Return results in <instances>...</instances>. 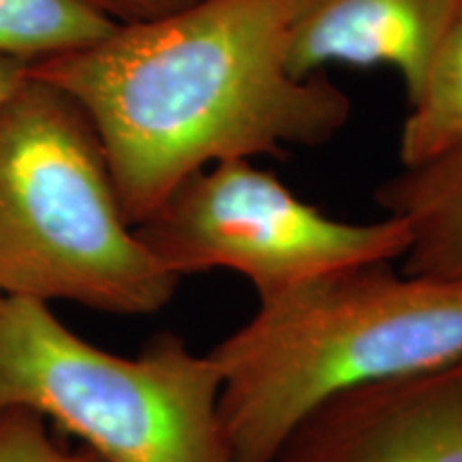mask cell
I'll return each mask as SVG.
<instances>
[{
  "label": "cell",
  "mask_w": 462,
  "mask_h": 462,
  "mask_svg": "<svg viewBox=\"0 0 462 462\" xmlns=\"http://www.w3.org/2000/svg\"><path fill=\"white\" fill-rule=\"evenodd\" d=\"M135 234L178 279L227 270L245 276L257 300L354 265L396 262L411 245L404 218L328 217L248 159L218 161L189 176Z\"/></svg>",
  "instance_id": "cell-5"
},
{
  "label": "cell",
  "mask_w": 462,
  "mask_h": 462,
  "mask_svg": "<svg viewBox=\"0 0 462 462\" xmlns=\"http://www.w3.org/2000/svg\"><path fill=\"white\" fill-rule=\"evenodd\" d=\"M97 9L112 17L118 24L154 20V17L184 9L193 0H88Z\"/></svg>",
  "instance_id": "cell-12"
},
{
  "label": "cell",
  "mask_w": 462,
  "mask_h": 462,
  "mask_svg": "<svg viewBox=\"0 0 462 462\" xmlns=\"http://www.w3.org/2000/svg\"><path fill=\"white\" fill-rule=\"evenodd\" d=\"M229 462H273L319 404L462 356V276L364 263L257 300L210 351Z\"/></svg>",
  "instance_id": "cell-2"
},
{
  "label": "cell",
  "mask_w": 462,
  "mask_h": 462,
  "mask_svg": "<svg viewBox=\"0 0 462 462\" xmlns=\"http://www.w3.org/2000/svg\"><path fill=\"white\" fill-rule=\"evenodd\" d=\"M218 396L217 362L178 334L126 357L50 304L0 296V413L31 409L106 462H229Z\"/></svg>",
  "instance_id": "cell-4"
},
{
  "label": "cell",
  "mask_w": 462,
  "mask_h": 462,
  "mask_svg": "<svg viewBox=\"0 0 462 462\" xmlns=\"http://www.w3.org/2000/svg\"><path fill=\"white\" fill-rule=\"evenodd\" d=\"M116 26L88 0H0V56L32 67L90 48Z\"/></svg>",
  "instance_id": "cell-9"
},
{
  "label": "cell",
  "mask_w": 462,
  "mask_h": 462,
  "mask_svg": "<svg viewBox=\"0 0 462 462\" xmlns=\"http://www.w3.org/2000/svg\"><path fill=\"white\" fill-rule=\"evenodd\" d=\"M377 201L411 231L402 273L462 276V146L401 167L379 184Z\"/></svg>",
  "instance_id": "cell-8"
},
{
  "label": "cell",
  "mask_w": 462,
  "mask_h": 462,
  "mask_svg": "<svg viewBox=\"0 0 462 462\" xmlns=\"http://www.w3.org/2000/svg\"><path fill=\"white\" fill-rule=\"evenodd\" d=\"M178 285L126 221L88 114L28 73L0 107V296L142 317Z\"/></svg>",
  "instance_id": "cell-3"
},
{
  "label": "cell",
  "mask_w": 462,
  "mask_h": 462,
  "mask_svg": "<svg viewBox=\"0 0 462 462\" xmlns=\"http://www.w3.org/2000/svg\"><path fill=\"white\" fill-rule=\"evenodd\" d=\"M0 462H106L90 448H71L31 409L0 413Z\"/></svg>",
  "instance_id": "cell-11"
},
{
  "label": "cell",
  "mask_w": 462,
  "mask_h": 462,
  "mask_svg": "<svg viewBox=\"0 0 462 462\" xmlns=\"http://www.w3.org/2000/svg\"><path fill=\"white\" fill-rule=\"evenodd\" d=\"M462 0H289L285 58L296 78L328 65L392 67L418 99Z\"/></svg>",
  "instance_id": "cell-7"
},
{
  "label": "cell",
  "mask_w": 462,
  "mask_h": 462,
  "mask_svg": "<svg viewBox=\"0 0 462 462\" xmlns=\"http://www.w3.org/2000/svg\"><path fill=\"white\" fill-rule=\"evenodd\" d=\"M273 462H462V356L330 398Z\"/></svg>",
  "instance_id": "cell-6"
},
{
  "label": "cell",
  "mask_w": 462,
  "mask_h": 462,
  "mask_svg": "<svg viewBox=\"0 0 462 462\" xmlns=\"http://www.w3.org/2000/svg\"><path fill=\"white\" fill-rule=\"evenodd\" d=\"M287 9L289 0H193L31 67L88 114L131 227L208 165L282 157L345 129L346 92L287 69Z\"/></svg>",
  "instance_id": "cell-1"
},
{
  "label": "cell",
  "mask_w": 462,
  "mask_h": 462,
  "mask_svg": "<svg viewBox=\"0 0 462 462\" xmlns=\"http://www.w3.org/2000/svg\"><path fill=\"white\" fill-rule=\"evenodd\" d=\"M409 107L398 142L401 167L426 163L462 146V3Z\"/></svg>",
  "instance_id": "cell-10"
},
{
  "label": "cell",
  "mask_w": 462,
  "mask_h": 462,
  "mask_svg": "<svg viewBox=\"0 0 462 462\" xmlns=\"http://www.w3.org/2000/svg\"><path fill=\"white\" fill-rule=\"evenodd\" d=\"M28 73H31V65L15 60V58L0 56V107L26 82Z\"/></svg>",
  "instance_id": "cell-13"
}]
</instances>
